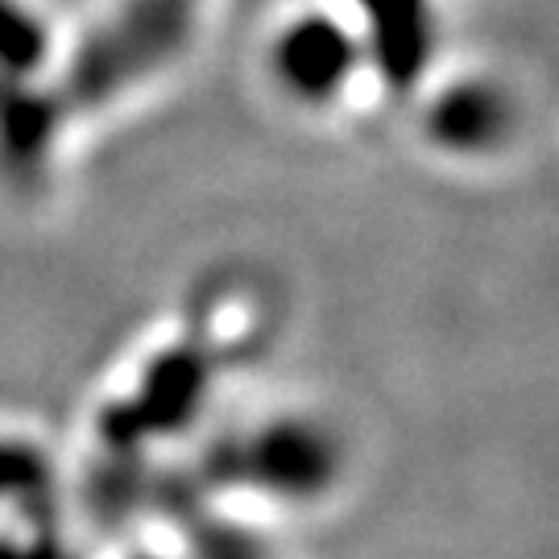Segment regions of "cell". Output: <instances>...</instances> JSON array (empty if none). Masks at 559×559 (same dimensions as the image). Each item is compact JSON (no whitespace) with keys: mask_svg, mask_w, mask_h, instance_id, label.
I'll list each match as a JSON object with an SVG mask.
<instances>
[{"mask_svg":"<svg viewBox=\"0 0 559 559\" xmlns=\"http://www.w3.org/2000/svg\"><path fill=\"white\" fill-rule=\"evenodd\" d=\"M348 468L353 448L344 427L328 411L302 402L245 415L203 452L207 489L274 514L328 506L344 489Z\"/></svg>","mask_w":559,"mask_h":559,"instance_id":"cell-1","label":"cell"},{"mask_svg":"<svg viewBox=\"0 0 559 559\" xmlns=\"http://www.w3.org/2000/svg\"><path fill=\"white\" fill-rule=\"evenodd\" d=\"M265 87L290 112L311 120L340 117L378 87L369 50L348 4H299L265 34L261 46Z\"/></svg>","mask_w":559,"mask_h":559,"instance_id":"cell-2","label":"cell"},{"mask_svg":"<svg viewBox=\"0 0 559 559\" xmlns=\"http://www.w3.org/2000/svg\"><path fill=\"white\" fill-rule=\"evenodd\" d=\"M415 104V138L452 166H493L514 154L526 129L522 96L493 71H431L406 96Z\"/></svg>","mask_w":559,"mask_h":559,"instance_id":"cell-3","label":"cell"},{"mask_svg":"<svg viewBox=\"0 0 559 559\" xmlns=\"http://www.w3.org/2000/svg\"><path fill=\"white\" fill-rule=\"evenodd\" d=\"M369 50L373 83L406 100L436 71V9L431 0H344Z\"/></svg>","mask_w":559,"mask_h":559,"instance_id":"cell-4","label":"cell"},{"mask_svg":"<svg viewBox=\"0 0 559 559\" xmlns=\"http://www.w3.org/2000/svg\"><path fill=\"white\" fill-rule=\"evenodd\" d=\"M41 456L38 448L21 440H0V506L34 498L41 489Z\"/></svg>","mask_w":559,"mask_h":559,"instance_id":"cell-5","label":"cell"},{"mask_svg":"<svg viewBox=\"0 0 559 559\" xmlns=\"http://www.w3.org/2000/svg\"><path fill=\"white\" fill-rule=\"evenodd\" d=\"M191 551L195 559H274L233 522H221L212 535H191Z\"/></svg>","mask_w":559,"mask_h":559,"instance_id":"cell-6","label":"cell"},{"mask_svg":"<svg viewBox=\"0 0 559 559\" xmlns=\"http://www.w3.org/2000/svg\"><path fill=\"white\" fill-rule=\"evenodd\" d=\"M124 559H195V551H191V543H182V547H175V551H162V547H141V551H133V556Z\"/></svg>","mask_w":559,"mask_h":559,"instance_id":"cell-7","label":"cell"}]
</instances>
